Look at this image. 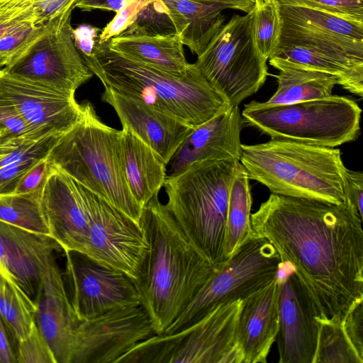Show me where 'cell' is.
<instances>
[{"label": "cell", "mask_w": 363, "mask_h": 363, "mask_svg": "<svg viewBox=\"0 0 363 363\" xmlns=\"http://www.w3.org/2000/svg\"><path fill=\"white\" fill-rule=\"evenodd\" d=\"M240 161L196 162L164 182L167 208L203 255L215 266L225 254L230 191Z\"/></svg>", "instance_id": "obj_6"}, {"label": "cell", "mask_w": 363, "mask_h": 363, "mask_svg": "<svg viewBox=\"0 0 363 363\" xmlns=\"http://www.w3.org/2000/svg\"><path fill=\"white\" fill-rule=\"evenodd\" d=\"M342 324L352 346L363 359V301L355 303L349 309Z\"/></svg>", "instance_id": "obj_42"}, {"label": "cell", "mask_w": 363, "mask_h": 363, "mask_svg": "<svg viewBox=\"0 0 363 363\" xmlns=\"http://www.w3.org/2000/svg\"><path fill=\"white\" fill-rule=\"evenodd\" d=\"M284 45L308 48L347 65L363 68V41L335 37L281 21L277 47Z\"/></svg>", "instance_id": "obj_27"}, {"label": "cell", "mask_w": 363, "mask_h": 363, "mask_svg": "<svg viewBox=\"0 0 363 363\" xmlns=\"http://www.w3.org/2000/svg\"><path fill=\"white\" fill-rule=\"evenodd\" d=\"M203 2L217 4L225 7L242 11L246 13L252 11L255 6V0H197Z\"/></svg>", "instance_id": "obj_50"}, {"label": "cell", "mask_w": 363, "mask_h": 363, "mask_svg": "<svg viewBox=\"0 0 363 363\" xmlns=\"http://www.w3.org/2000/svg\"><path fill=\"white\" fill-rule=\"evenodd\" d=\"M0 95L7 99L39 138L62 135L82 118L74 95L7 73L0 69Z\"/></svg>", "instance_id": "obj_15"}, {"label": "cell", "mask_w": 363, "mask_h": 363, "mask_svg": "<svg viewBox=\"0 0 363 363\" xmlns=\"http://www.w3.org/2000/svg\"><path fill=\"white\" fill-rule=\"evenodd\" d=\"M277 75L278 86L273 96L264 106L291 104L324 98L332 95L337 84L335 77L315 70L281 67Z\"/></svg>", "instance_id": "obj_28"}, {"label": "cell", "mask_w": 363, "mask_h": 363, "mask_svg": "<svg viewBox=\"0 0 363 363\" xmlns=\"http://www.w3.org/2000/svg\"><path fill=\"white\" fill-rule=\"evenodd\" d=\"M175 34L184 45L199 55L223 26V6L197 0H162Z\"/></svg>", "instance_id": "obj_25"}, {"label": "cell", "mask_w": 363, "mask_h": 363, "mask_svg": "<svg viewBox=\"0 0 363 363\" xmlns=\"http://www.w3.org/2000/svg\"><path fill=\"white\" fill-rule=\"evenodd\" d=\"M155 335L141 305L113 308L79 320L70 363H116L137 344Z\"/></svg>", "instance_id": "obj_13"}, {"label": "cell", "mask_w": 363, "mask_h": 363, "mask_svg": "<svg viewBox=\"0 0 363 363\" xmlns=\"http://www.w3.org/2000/svg\"><path fill=\"white\" fill-rule=\"evenodd\" d=\"M121 131L125 179L134 198L143 208L163 186L167 164L130 130L123 128Z\"/></svg>", "instance_id": "obj_24"}, {"label": "cell", "mask_w": 363, "mask_h": 363, "mask_svg": "<svg viewBox=\"0 0 363 363\" xmlns=\"http://www.w3.org/2000/svg\"><path fill=\"white\" fill-rule=\"evenodd\" d=\"M99 28L91 25L82 24L72 28V33L74 45L82 56L92 55L99 36Z\"/></svg>", "instance_id": "obj_47"}, {"label": "cell", "mask_w": 363, "mask_h": 363, "mask_svg": "<svg viewBox=\"0 0 363 363\" xmlns=\"http://www.w3.org/2000/svg\"><path fill=\"white\" fill-rule=\"evenodd\" d=\"M18 363H57L53 352L36 325L18 342Z\"/></svg>", "instance_id": "obj_39"}, {"label": "cell", "mask_w": 363, "mask_h": 363, "mask_svg": "<svg viewBox=\"0 0 363 363\" xmlns=\"http://www.w3.org/2000/svg\"><path fill=\"white\" fill-rule=\"evenodd\" d=\"M345 200L357 211L363 220V173L348 169L345 173L344 182Z\"/></svg>", "instance_id": "obj_45"}, {"label": "cell", "mask_w": 363, "mask_h": 363, "mask_svg": "<svg viewBox=\"0 0 363 363\" xmlns=\"http://www.w3.org/2000/svg\"><path fill=\"white\" fill-rule=\"evenodd\" d=\"M249 180L239 162L230 191L225 246L226 259L252 233L250 223L252 200Z\"/></svg>", "instance_id": "obj_29"}, {"label": "cell", "mask_w": 363, "mask_h": 363, "mask_svg": "<svg viewBox=\"0 0 363 363\" xmlns=\"http://www.w3.org/2000/svg\"><path fill=\"white\" fill-rule=\"evenodd\" d=\"M67 291L78 320L113 308L140 305L135 281L125 273L102 264L84 253L63 251Z\"/></svg>", "instance_id": "obj_14"}, {"label": "cell", "mask_w": 363, "mask_h": 363, "mask_svg": "<svg viewBox=\"0 0 363 363\" xmlns=\"http://www.w3.org/2000/svg\"><path fill=\"white\" fill-rule=\"evenodd\" d=\"M49 167L47 157L39 160L21 179L14 194L41 193L48 174Z\"/></svg>", "instance_id": "obj_44"}, {"label": "cell", "mask_w": 363, "mask_h": 363, "mask_svg": "<svg viewBox=\"0 0 363 363\" xmlns=\"http://www.w3.org/2000/svg\"><path fill=\"white\" fill-rule=\"evenodd\" d=\"M153 0H128L114 18L104 28L96 43L101 44L119 35L136 19L139 13Z\"/></svg>", "instance_id": "obj_41"}, {"label": "cell", "mask_w": 363, "mask_h": 363, "mask_svg": "<svg viewBox=\"0 0 363 363\" xmlns=\"http://www.w3.org/2000/svg\"><path fill=\"white\" fill-rule=\"evenodd\" d=\"M361 113L354 100L332 94L277 106L252 101L245 105L241 116L244 123L271 139L335 147L357 138Z\"/></svg>", "instance_id": "obj_7"}, {"label": "cell", "mask_w": 363, "mask_h": 363, "mask_svg": "<svg viewBox=\"0 0 363 363\" xmlns=\"http://www.w3.org/2000/svg\"><path fill=\"white\" fill-rule=\"evenodd\" d=\"M281 21L277 0H267L253 9V35L260 54L268 60L274 52L280 35Z\"/></svg>", "instance_id": "obj_34"}, {"label": "cell", "mask_w": 363, "mask_h": 363, "mask_svg": "<svg viewBox=\"0 0 363 363\" xmlns=\"http://www.w3.org/2000/svg\"><path fill=\"white\" fill-rule=\"evenodd\" d=\"M362 221L345 200L337 204L272 193L250 216L252 231L292 266L318 322L342 320L363 301Z\"/></svg>", "instance_id": "obj_1"}, {"label": "cell", "mask_w": 363, "mask_h": 363, "mask_svg": "<svg viewBox=\"0 0 363 363\" xmlns=\"http://www.w3.org/2000/svg\"><path fill=\"white\" fill-rule=\"evenodd\" d=\"M13 138L40 140L11 103L0 95V140Z\"/></svg>", "instance_id": "obj_38"}, {"label": "cell", "mask_w": 363, "mask_h": 363, "mask_svg": "<svg viewBox=\"0 0 363 363\" xmlns=\"http://www.w3.org/2000/svg\"><path fill=\"white\" fill-rule=\"evenodd\" d=\"M280 4L325 11L342 18L363 23V0H277Z\"/></svg>", "instance_id": "obj_37"}, {"label": "cell", "mask_w": 363, "mask_h": 363, "mask_svg": "<svg viewBox=\"0 0 363 363\" xmlns=\"http://www.w3.org/2000/svg\"><path fill=\"white\" fill-rule=\"evenodd\" d=\"M243 123L239 106H236L194 128L167 164V177L178 174L196 162L218 160L240 161Z\"/></svg>", "instance_id": "obj_19"}, {"label": "cell", "mask_w": 363, "mask_h": 363, "mask_svg": "<svg viewBox=\"0 0 363 363\" xmlns=\"http://www.w3.org/2000/svg\"><path fill=\"white\" fill-rule=\"evenodd\" d=\"M69 9L41 25L3 69L7 73L74 95L93 76L76 48Z\"/></svg>", "instance_id": "obj_11"}, {"label": "cell", "mask_w": 363, "mask_h": 363, "mask_svg": "<svg viewBox=\"0 0 363 363\" xmlns=\"http://www.w3.org/2000/svg\"><path fill=\"white\" fill-rule=\"evenodd\" d=\"M267 61L255 42L252 10L223 25L195 65L229 106H236L264 84Z\"/></svg>", "instance_id": "obj_9"}, {"label": "cell", "mask_w": 363, "mask_h": 363, "mask_svg": "<svg viewBox=\"0 0 363 363\" xmlns=\"http://www.w3.org/2000/svg\"><path fill=\"white\" fill-rule=\"evenodd\" d=\"M240 162L250 179L275 194L341 204L347 169L335 147L286 140L242 145Z\"/></svg>", "instance_id": "obj_5"}, {"label": "cell", "mask_w": 363, "mask_h": 363, "mask_svg": "<svg viewBox=\"0 0 363 363\" xmlns=\"http://www.w3.org/2000/svg\"><path fill=\"white\" fill-rule=\"evenodd\" d=\"M40 203L50 236L58 242L63 251L83 253L91 216L82 185L50 164Z\"/></svg>", "instance_id": "obj_16"}, {"label": "cell", "mask_w": 363, "mask_h": 363, "mask_svg": "<svg viewBox=\"0 0 363 363\" xmlns=\"http://www.w3.org/2000/svg\"><path fill=\"white\" fill-rule=\"evenodd\" d=\"M281 265L270 242L252 231L164 334L191 325L222 303L245 299L277 278Z\"/></svg>", "instance_id": "obj_10"}, {"label": "cell", "mask_w": 363, "mask_h": 363, "mask_svg": "<svg viewBox=\"0 0 363 363\" xmlns=\"http://www.w3.org/2000/svg\"><path fill=\"white\" fill-rule=\"evenodd\" d=\"M41 25L22 23L0 38V69L9 64L20 50L38 33Z\"/></svg>", "instance_id": "obj_40"}, {"label": "cell", "mask_w": 363, "mask_h": 363, "mask_svg": "<svg viewBox=\"0 0 363 363\" xmlns=\"http://www.w3.org/2000/svg\"><path fill=\"white\" fill-rule=\"evenodd\" d=\"M279 4L282 21L335 37L363 41V23L308 7Z\"/></svg>", "instance_id": "obj_30"}, {"label": "cell", "mask_w": 363, "mask_h": 363, "mask_svg": "<svg viewBox=\"0 0 363 363\" xmlns=\"http://www.w3.org/2000/svg\"><path fill=\"white\" fill-rule=\"evenodd\" d=\"M82 106V118L59 138L47 160L140 225L143 208L125 179L122 131L102 123L89 102Z\"/></svg>", "instance_id": "obj_4"}, {"label": "cell", "mask_w": 363, "mask_h": 363, "mask_svg": "<svg viewBox=\"0 0 363 363\" xmlns=\"http://www.w3.org/2000/svg\"><path fill=\"white\" fill-rule=\"evenodd\" d=\"M267 0H255V6H259L267 1Z\"/></svg>", "instance_id": "obj_52"}, {"label": "cell", "mask_w": 363, "mask_h": 363, "mask_svg": "<svg viewBox=\"0 0 363 363\" xmlns=\"http://www.w3.org/2000/svg\"><path fill=\"white\" fill-rule=\"evenodd\" d=\"M62 135H50L40 140L13 138L0 140V169L21 160L47 157Z\"/></svg>", "instance_id": "obj_35"}, {"label": "cell", "mask_w": 363, "mask_h": 363, "mask_svg": "<svg viewBox=\"0 0 363 363\" xmlns=\"http://www.w3.org/2000/svg\"><path fill=\"white\" fill-rule=\"evenodd\" d=\"M82 185V184H81ZM91 216L84 254L138 279L149 252L142 225L82 186Z\"/></svg>", "instance_id": "obj_12"}, {"label": "cell", "mask_w": 363, "mask_h": 363, "mask_svg": "<svg viewBox=\"0 0 363 363\" xmlns=\"http://www.w3.org/2000/svg\"><path fill=\"white\" fill-rule=\"evenodd\" d=\"M24 160L0 169V194H13L23 176L39 160Z\"/></svg>", "instance_id": "obj_43"}, {"label": "cell", "mask_w": 363, "mask_h": 363, "mask_svg": "<svg viewBox=\"0 0 363 363\" xmlns=\"http://www.w3.org/2000/svg\"><path fill=\"white\" fill-rule=\"evenodd\" d=\"M104 88L101 99L114 108L123 128L149 145L167 164L194 128L140 101Z\"/></svg>", "instance_id": "obj_20"}, {"label": "cell", "mask_w": 363, "mask_h": 363, "mask_svg": "<svg viewBox=\"0 0 363 363\" xmlns=\"http://www.w3.org/2000/svg\"><path fill=\"white\" fill-rule=\"evenodd\" d=\"M82 58L104 87L140 101L195 128L229 107L195 63L180 74L132 60L96 43L93 53Z\"/></svg>", "instance_id": "obj_3"}, {"label": "cell", "mask_w": 363, "mask_h": 363, "mask_svg": "<svg viewBox=\"0 0 363 363\" xmlns=\"http://www.w3.org/2000/svg\"><path fill=\"white\" fill-rule=\"evenodd\" d=\"M18 340L0 315V363H18Z\"/></svg>", "instance_id": "obj_46"}, {"label": "cell", "mask_w": 363, "mask_h": 363, "mask_svg": "<svg viewBox=\"0 0 363 363\" xmlns=\"http://www.w3.org/2000/svg\"><path fill=\"white\" fill-rule=\"evenodd\" d=\"M128 0H78L74 8H78L84 11L94 9L112 11L117 13Z\"/></svg>", "instance_id": "obj_49"}, {"label": "cell", "mask_w": 363, "mask_h": 363, "mask_svg": "<svg viewBox=\"0 0 363 363\" xmlns=\"http://www.w3.org/2000/svg\"><path fill=\"white\" fill-rule=\"evenodd\" d=\"M314 303L292 273L281 279L279 329L276 340L279 363H313L319 323Z\"/></svg>", "instance_id": "obj_18"}, {"label": "cell", "mask_w": 363, "mask_h": 363, "mask_svg": "<svg viewBox=\"0 0 363 363\" xmlns=\"http://www.w3.org/2000/svg\"><path fill=\"white\" fill-rule=\"evenodd\" d=\"M33 1L0 0V12L11 19L27 23L25 20V13Z\"/></svg>", "instance_id": "obj_48"}, {"label": "cell", "mask_w": 363, "mask_h": 363, "mask_svg": "<svg viewBox=\"0 0 363 363\" xmlns=\"http://www.w3.org/2000/svg\"><path fill=\"white\" fill-rule=\"evenodd\" d=\"M25 23H20L11 20L7 16L0 13V38L10 30Z\"/></svg>", "instance_id": "obj_51"}, {"label": "cell", "mask_w": 363, "mask_h": 363, "mask_svg": "<svg viewBox=\"0 0 363 363\" xmlns=\"http://www.w3.org/2000/svg\"><path fill=\"white\" fill-rule=\"evenodd\" d=\"M107 42L112 50L124 56L169 72L183 73L190 64L185 57L184 45L175 33L126 29Z\"/></svg>", "instance_id": "obj_23"}, {"label": "cell", "mask_w": 363, "mask_h": 363, "mask_svg": "<svg viewBox=\"0 0 363 363\" xmlns=\"http://www.w3.org/2000/svg\"><path fill=\"white\" fill-rule=\"evenodd\" d=\"M40 196L41 193L0 194V220L33 233L50 236Z\"/></svg>", "instance_id": "obj_32"}, {"label": "cell", "mask_w": 363, "mask_h": 363, "mask_svg": "<svg viewBox=\"0 0 363 363\" xmlns=\"http://www.w3.org/2000/svg\"><path fill=\"white\" fill-rule=\"evenodd\" d=\"M36 304L18 286L0 273V315L18 341L35 326Z\"/></svg>", "instance_id": "obj_31"}, {"label": "cell", "mask_w": 363, "mask_h": 363, "mask_svg": "<svg viewBox=\"0 0 363 363\" xmlns=\"http://www.w3.org/2000/svg\"><path fill=\"white\" fill-rule=\"evenodd\" d=\"M35 304V325L49 344L57 363H70L79 320L56 259L43 277Z\"/></svg>", "instance_id": "obj_21"}, {"label": "cell", "mask_w": 363, "mask_h": 363, "mask_svg": "<svg viewBox=\"0 0 363 363\" xmlns=\"http://www.w3.org/2000/svg\"><path fill=\"white\" fill-rule=\"evenodd\" d=\"M140 225L149 252L134 281L156 335H162L221 264L213 265L203 255L158 194L143 207Z\"/></svg>", "instance_id": "obj_2"}, {"label": "cell", "mask_w": 363, "mask_h": 363, "mask_svg": "<svg viewBox=\"0 0 363 363\" xmlns=\"http://www.w3.org/2000/svg\"><path fill=\"white\" fill-rule=\"evenodd\" d=\"M268 60L277 69L297 67L330 74L336 78L338 85L362 98L363 68L347 65L311 48L296 45L277 46Z\"/></svg>", "instance_id": "obj_26"}, {"label": "cell", "mask_w": 363, "mask_h": 363, "mask_svg": "<svg viewBox=\"0 0 363 363\" xmlns=\"http://www.w3.org/2000/svg\"><path fill=\"white\" fill-rule=\"evenodd\" d=\"M242 301L222 303L184 329L150 337L117 363H242L238 340Z\"/></svg>", "instance_id": "obj_8"}, {"label": "cell", "mask_w": 363, "mask_h": 363, "mask_svg": "<svg viewBox=\"0 0 363 363\" xmlns=\"http://www.w3.org/2000/svg\"><path fill=\"white\" fill-rule=\"evenodd\" d=\"M342 322L335 319L318 322L313 363H363L347 337Z\"/></svg>", "instance_id": "obj_33"}, {"label": "cell", "mask_w": 363, "mask_h": 363, "mask_svg": "<svg viewBox=\"0 0 363 363\" xmlns=\"http://www.w3.org/2000/svg\"><path fill=\"white\" fill-rule=\"evenodd\" d=\"M60 251L52 237L0 220V273L35 303L43 277Z\"/></svg>", "instance_id": "obj_17"}, {"label": "cell", "mask_w": 363, "mask_h": 363, "mask_svg": "<svg viewBox=\"0 0 363 363\" xmlns=\"http://www.w3.org/2000/svg\"><path fill=\"white\" fill-rule=\"evenodd\" d=\"M127 29L153 34L175 33L168 9L162 0H153L147 4Z\"/></svg>", "instance_id": "obj_36"}, {"label": "cell", "mask_w": 363, "mask_h": 363, "mask_svg": "<svg viewBox=\"0 0 363 363\" xmlns=\"http://www.w3.org/2000/svg\"><path fill=\"white\" fill-rule=\"evenodd\" d=\"M279 277L242 301L238 340L242 363H266L279 329Z\"/></svg>", "instance_id": "obj_22"}]
</instances>
